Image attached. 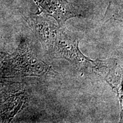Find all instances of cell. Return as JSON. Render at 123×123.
Listing matches in <instances>:
<instances>
[{
    "label": "cell",
    "mask_w": 123,
    "mask_h": 123,
    "mask_svg": "<svg viewBox=\"0 0 123 123\" xmlns=\"http://www.w3.org/2000/svg\"><path fill=\"white\" fill-rule=\"evenodd\" d=\"M40 42L49 55L67 60L81 70L92 68V61L81 53L79 38L64 26L52 24Z\"/></svg>",
    "instance_id": "obj_1"
},
{
    "label": "cell",
    "mask_w": 123,
    "mask_h": 123,
    "mask_svg": "<svg viewBox=\"0 0 123 123\" xmlns=\"http://www.w3.org/2000/svg\"><path fill=\"white\" fill-rule=\"evenodd\" d=\"M117 62L116 60L111 59L107 61H92V68L102 76L103 78L110 84L112 88L116 90L120 98H122L121 81L122 79V73L120 69L117 71Z\"/></svg>",
    "instance_id": "obj_5"
},
{
    "label": "cell",
    "mask_w": 123,
    "mask_h": 123,
    "mask_svg": "<svg viewBox=\"0 0 123 123\" xmlns=\"http://www.w3.org/2000/svg\"><path fill=\"white\" fill-rule=\"evenodd\" d=\"M27 93L19 83L0 81V123L10 122L24 108Z\"/></svg>",
    "instance_id": "obj_3"
},
{
    "label": "cell",
    "mask_w": 123,
    "mask_h": 123,
    "mask_svg": "<svg viewBox=\"0 0 123 123\" xmlns=\"http://www.w3.org/2000/svg\"><path fill=\"white\" fill-rule=\"evenodd\" d=\"M4 52H3L0 50V62H1V60H2V58H3V55H4Z\"/></svg>",
    "instance_id": "obj_7"
},
{
    "label": "cell",
    "mask_w": 123,
    "mask_h": 123,
    "mask_svg": "<svg viewBox=\"0 0 123 123\" xmlns=\"http://www.w3.org/2000/svg\"><path fill=\"white\" fill-rule=\"evenodd\" d=\"M122 10H120V9H116L113 6L112 3H111L110 5L108 7L103 20L105 21L106 22L111 19H114L122 21Z\"/></svg>",
    "instance_id": "obj_6"
},
{
    "label": "cell",
    "mask_w": 123,
    "mask_h": 123,
    "mask_svg": "<svg viewBox=\"0 0 123 123\" xmlns=\"http://www.w3.org/2000/svg\"><path fill=\"white\" fill-rule=\"evenodd\" d=\"M39 8L37 14L53 17L59 26H64L66 21L81 15L67 0H34Z\"/></svg>",
    "instance_id": "obj_4"
},
{
    "label": "cell",
    "mask_w": 123,
    "mask_h": 123,
    "mask_svg": "<svg viewBox=\"0 0 123 123\" xmlns=\"http://www.w3.org/2000/svg\"><path fill=\"white\" fill-rule=\"evenodd\" d=\"M48 69L44 62L35 58L27 43L22 41L13 54L4 53L0 62V78L40 76Z\"/></svg>",
    "instance_id": "obj_2"
}]
</instances>
